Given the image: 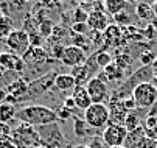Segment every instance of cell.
Here are the masks:
<instances>
[{
  "mask_svg": "<svg viewBox=\"0 0 157 148\" xmlns=\"http://www.w3.org/2000/svg\"><path fill=\"white\" fill-rule=\"evenodd\" d=\"M110 120L109 108L106 103H92L86 111H84V122L87 126L94 130L106 128Z\"/></svg>",
  "mask_w": 157,
  "mask_h": 148,
  "instance_id": "7a4b0ae2",
  "label": "cell"
},
{
  "mask_svg": "<svg viewBox=\"0 0 157 148\" xmlns=\"http://www.w3.org/2000/svg\"><path fill=\"white\" fill-rule=\"evenodd\" d=\"M98 78L103 81H121L124 78V72L115 66V62H112V64L103 69L101 73H98Z\"/></svg>",
  "mask_w": 157,
  "mask_h": 148,
  "instance_id": "d6986e66",
  "label": "cell"
},
{
  "mask_svg": "<svg viewBox=\"0 0 157 148\" xmlns=\"http://www.w3.org/2000/svg\"><path fill=\"white\" fill-rule=\"evenodd\" d=\"M136 14L139 19L145 20V22H151L154 19V11H152V5L149 3H145V2H140L136 5Z\"/></svg>",
  "mask_w": 157,
  "mask_h": 148,
  "instance_id": "484cf974",
  "label": "cell"
},
{
  "mask_svg": "<svg viewBox=\"0 0 157 148\" xmlns=\"http://www.w3.org/2000/svg\"><path fill=\"white\" fill-rule=\"evenodd\" d=\"M56 72H50V73H45L39 78H36L34 81L28 83V92L27 95L24 97V100H28V98H36L39 95H42L44 92H47L48 88L55 83V78H56Z\"/></svg>",
  "mask_w": 157,
  "mask_h": 148,
  "instance_id": "30bf717a",
  "label": "cell"
},
{
  "mask_svg": "<svg viewBox=\"0 0 157 148\" xmlns=\"http://www.w3.org/2000/svg\"><path fill=\"white\" fill-rule=\"evenodd\" d=\"M103 39H104V44L107 47H120V45H124L126 42V37L123 34V30L118 27V25H109L104 31H103Z\"/></svg>",
  "mask_w": 157,
  "mask_h": 148,
  "instance_id": "4fadbf2b",
  "label": "cell"
},
{
  "mask_svg": "<svg viewBox=\"0 0 157 148\" xmlns=\"http://www.w3.org/2000/svg\"><path fill=\"white\" fill-rule=\"evenodd\" d=\"M155 148H157V139H155Z\"/></svg>",
  "mask_w": 157,
  "mask_h": 148,
  "instance_id": "bcb514c9",
  "label": "cell"
},
{
  "mask_svg": "<svg viewBox=\"0 0 157 148\" xmlns=\"http://www.w3.org/2000/svg\"><path fill=\"white\" fill-rule=\"evenodd\" d=\"M70 45H75V47L81 49L84 53H89V52L94 50L92 37H89L87 34H73L72 33V44Z\"/></svg>",
  "mask_w": 157,
  "mask_h": 148,
  "instance_id": "ffe728a7",
  "label": "cell"
},
{
  "mask_svg": "<svg viewBox=\"0 0 157 148\" xmlns=\"http://www.w3.org/2000/svg\"><path fill=\"white\" fill-rule=\"evenodd\" d=\"M0 67L8 72H22L25 69V62L22 56H17L11 52L0 53Z\"/></svg>",
  "mask_w": 157,
  "mask_h": 148,
  "instance_id": "7c38bea8",
  "label": "cell"
},
{
  "mask_svg": "<svg viewBox=\"0 0 157 148\" xmlns=\"http://www.w3.org/2000/svg\"><path fill=\"white\" fill-rule=\"evenodd\" d=\"M64 50H65V45H61V44H55L53 45V49H52V56L55 58V59H62V56H64Z\"/></svg>",
  "mask_w": 157,
  "mask_h": 148,
  "instance_id": "836d02e7",
  "label": "cell"
},
{
  "mask_svg": "<svg viewBox=\"0 0 157 148\" xmlns=\"http://www.w3.org/2000/svg\"><path fill=\"white\" fill-rule=\"evenodd\" d=\"M155 55L151 52V50H146L145 53L140 55V62H142V66H152V62L155 61Z\"/></svg>",
  "mask_w": 157,
  "mask_h": 148,
  "instance_id": "1f68e13d",
  "label": "cell"
},
{
  "mask_svg": "<svg viewBox=\"0 0 157 148\" xmlns=\"http://www.w3.org/2000/svg\"><path fill=\"white\" fill-rule=\"evenodd\" d=\"M11 133H13V130L10 128L8 123H0V139L11 137Z\"/></svg>",
  "mask_w": 157,
  "mask_h": 148,
  "instance_id": "d590c367",
  "label": "cell"
},
{
  "mask_svg": "<svg viewBox=\"0 0 157 148\" xmlns=\"http://www.w3.org/2000/svg\"><path fill=\"white\" fill-rule=\"evenodd\" d=\"M72 19H73V24H87L89 13H87L86 10H82L81 6H78V8H75V10H73Z\"/></svg>",
  "mask_w": 157,
  "mask_h": 148,
  "instance_id": "4dcf8cb0",
  "label": "cell"
},
{
  "mask_svg": "<svg viewBox=\"0 0 157 148\" xmlns=\"http://www.w3.org/2000/svg\"><path fill=\"white\" fill-rule=\"evenodd\" d=\"M72 98L75 101V106L78 109H82V111H86L92 104V100L86 91V86H76L72 92Z\"/></svg>",
  "mask_w": 157,
  "mask_h": 148,
  "instance_id": "e0dca14e",
  "label": "cell"
},
{
  "mask_svg": "<svg viewBox=\"0 0 157 148\" xmlns=\"http://www.w3.org/2000/svg\"><path fill=\"white\" fill-rule=\"evenodd\" d=\"M128 136V130L124 128V125H118V123H109L106 128L103 130V142L114 148V146H123L124 140Z\"/></svg>",
  "mask_w": 157,
  "mask_h": 148,
  "instance_id": "52a82bcc",
  "label": "cell"
},
{
  "mask_svg": "<svg viewBox=\"0 0 157 148\" xmlns=\"http://www.w3.org/2000/svg\"><path fill=\"white\" fill-rule=\"evenodd\" d=\"M107 108H109V114H110V120L109 123H118L123 125L126 120V115L129 114L126 111V108L123 106V101L121 100H115V98H110L107 103Z\"/></svg>",
  "mask_w": 157,
  "mask_h": 148,
  "instance_id": "5bb4252c",
  "label": "cell"
},
{
  "mask_svg": "<svg viewBox=\"0 0 157 148\" xmlns=\"http://www.w3.org/2000/svg\"><path fill=\"white\" fill-rule=\"evenodd\" d=\"M55 25L50 19H42L40 22H39V34L40 36H45V37H50L52 36V31H53Z\"/></svg>",
  "mask_w": 157,
  "mask_h": 148,
  "instance_id": "f546056e",
  "label": "cell"
},
{
  "mask_svg": "<svg viewBox=\"0 0 157 148\" xmlns=\"http://www.w3.org/2000/svg\"><path fill=\"white\" fill-rule=\"evenodd\" d=\"M53 86H55V89H58L61 92H69V91L73 92V89L76 88V83L70 73H58Z\"/></svg>",
  "mask_w": 157,
  "mask_h": 148,
  "instance_id": "ac0fdd59",
  "label": "cell"
},
{
  "mask_svg": "<svg viewBox=\"0 0 157 148\" xmlns=\"http://www.w3.org/2000/svg\"><path fill=\"white\" fill-rule=\"evenodd\" d=\"M112 20H114L115 25H118L120 28H126V27L132 25V24H131V22H132L131 13H128L126 10H124V11H121V13H118V14H115L114 17H112Z\"/></svg>",
  "mask_w": 157,
  "mask_h": 148,
  "instance_id": "83f0119b",
  "label": "cell"
},
{
  "mask_svg": "<svg viewBox=\"0 0 157 148\" xmlns=\"http://www.w3.org/2000/svg\"><path fill=\"white\" fill-rule=\"evenodd\" d=\"M0 148H17L13 142L11 137H6V139H0Z\"/></svg>",
  "mask_w": 157,
  "mask_h": 148,
  "instance_id": "f35d334b",
  "label": "cell"
},
{
  "mask_svg": "<svg viewBox=\"0 0 157 148\" xmlns=\"http://www.w3.org/2000/svg\"><path fill=\"white\" fill-rule=\"evenodd\" d=\"M87 53H84L81 49L75 47V45H65V50H64V56L61 59V62L64 66H69V67H78V66H82L84 62L87 61Z\"/></svg>",
  "mask_w": 157,
  "mask_h": 148,
  "instance_id": "8fae6325",
  "label": "cell"
},
{
  "mask_svg": "<svg viewBox=\"0 0 157 148\" xmlns=\"http://www.w3.org/2000/svg\"><path fill=\"white\" fill-rule=\"evenodd\" d=\"M13 25H14L13 19L8 14L0 13V41H5L10 36V33L14 30Z\"/></svg>",
  "mask_w": 157,
  "mask_h": 148,
  "instance_id": "d4e9b609",
  "label": "cell"
},
{
  "mask_svg": "<svg viewBox=\"0 0 157 148\" xmlns=\"http://www.w3.org/2000/svg\"><path fill=\"white\" fill-rule=\"evenodd\" d=\"M152 11H154V17L157 19V2L152 3Z\"/></svg>",
  "mask_w": 157,
  "mask_h": 148,
  "instance_id": "7bdbcfd3",
  "label": "cell"
},
{
  "mask_svg": "<svg viewBox=\"0 0 157 148\" xmlns=\"http://www.w3.org/2000/svg\"><path fill=\"white\" fill-rule=\"evenodd\" d=\"M143 37H146V39H152L154 37V25H151V24L146 25V28L143 30Z\"/></svg>",
  "mask_w": 157,
  "mask_h": 148,
  "instance_id": "ab89813d",
  "label": "cell"
},
{
  "mask_svg": "<svg viewBox=\"0 0 157 148\" xmlns=\"http://www.w3.org/2000/svg\"><path fill=\"white\" fill-rule=\"evenodd\" d=\"M114 148H124V146H114Z\"/></svg>",
  "mask_w": 157,
  "mask_h": 148,
  "instance_id": "ee69618b",
  "label": "cell"
},
{
  "mask_svg": "<svg viewBox=\"0 0 157 148\" xmlns=\"http://www.w3.org/2000/svg\"><path fill=\"white\" fill-rule=\"evenodd\" d=\"M146 137L145 136V131L143 128H139V130H134V131H129L128 136H126V140H124V148H137V145L142 142V139Z\"/></svg>",
  "mask_w": 157,
  "mask_h": 148,
  "instance_id": "cb8c5ba5",
  "label": "cell"
},
{
  "mask_svg": "<svg viewBox=\"0 0 157 148\" xmlns=\"http://www.w3.org/2000/svg\"><path fill=\"white\" fill-rule=\"evenodd\" d=\"M142 128L145 131V136L149 139H157V115H148L143 120Z\"/></svg>",
  "mask_w": 157,
  "mask_h": 148,
  "instance_id": "7402d4cb",
  "label": "cell"
},
{
  "mask_svg": "<svg viewBox=\"0 0 157 148\" xmlns=\"http://www.w3.org/2000/svg\"><path fill=\"white\" fill-rule=\"evenodd\" d=\"M98 70H100V67H98L97 61H95V55H90L82 66L73 67L70 70V75L73 76L76 86H86V84L90 81L92 78H95Z\"/></svg>",
  "mask_w": 157,
  "mask_h": 148,
  "instance_id": "8992f818",
  "label": "cell"
},
{
  "mask_svg": "<svg viewBox=\"0 0 157 148\" xmlns=\"http://www.w3.org/2000/svg\"><path fill=\"white\" fill-rule=\"evenodd\" d=\"M89 25L87 24H72L70 25V31L73 34H87L89 33Z\"/></svg>",
  "mask_w": 157,
  "mask_h": 148,
  "instance_id": "d6a6232c",
  "label": "cell"
},
{
  "mask_svg": "<svg viewBox=\"0 0 157 148\" xmlns=\"http://www.w3.org/2000/svg\"><path fill=\"white\" fill-rule=\"evenodd\" d=\"M114 62H115L117 67H120L123 72H126V70L129 69V66H131V62H132V58H131V55H128V53H120V55L115 56Z\"/></svg>",
  "mask_w": 157,
  "mask_h": 148,
  "instance_id": "f1b7e54d",
  "label": "cell"
},
{
  "mask_svg": "<svg viewBox=\"0 0 157 148\" xmlns=\"http://www.w3.org/2000/svg\"><path fill=\"white\" fill-rule=\"evenodd\" d=\"M16 108L13 103H0V123H10L13 119H16Z\"/></svg>",
  "mask_w": 157,
  "mask_h": 148,
  "instance_id": "44dd1931",
  "label": "cell"
},
{
  "mask_svg": "<svg viewBox=\"0 0 157 148\" xmlns=\"http://www.w3.org/2000/svg\"><path fill=\"white\" fill-rule=\"evenodd\" d=\"M56 115H58V119H62V120H67V119H69L70 115H72V111L69 109V108H65L64 106V104H62V106L56 111Z\"/></svg>",
  "mask_w": 157,
  "mask_h": 148,
  "instance_id": "8d00e7d4",
  "label": "cell"
},
{
  "mask_svg": "<svg viewBox=\"0 0 157 148\" xmlns=\"http://www.w3.org/2000/svg\"><path fill=\"white\" fill-rule=\"evenodd\" d=\"M16 119L20 123H27L33 128H42V126H48L58 122L56 111H53L48 106L44 104H28L22 109L17 111Z\"/></svg>",
  "mask_w": 157,
  "mask_h": 148,
  "instance_id": "6da1fadb",
  "label": "cell"
},
{
  "mask_svg": "<svg viewBox=\"0 0 157 148\" xmlns=\"http://www.w3.org/2000/svg\"><path fill=\"white\" fill-rule=\"evenodd\" d=\"M5 44L8 47V52L22 56L30 50L31 47V42H30V36L25 30H13L10 33V36L5 39Z\"/></svg>",
  "mask_w": 157,
  "mask_h": 148,
  "instance_id": "5b68a950",
  "label": "cell"
},
{
  "mask_svg": "<svg viewBox=\"0 0 157 148\" xmlns=\"http://www.w3.org/2000/svg\"><path fill=\"white\" fill-rule=\"evenodd\" d=\"M86 122H81L79 119H75V133H76V136H79V137H82L84 134H86Z\"/></svg>",
  "mask_w": 157,
  "mask_h": 148,
  "instance_id": "e575fe53",
  "label": "cell"
},
{
  "mask_svg": "<svg viewBox=\"0 0 157 148\" xmlns=\"http://www.w3.org/2000/svg\"><path fill=\"white\" fill-rule=\"evenodd\" d=\"M47 58H48V53L42 47H30V50L24 55L25 67L27 66H42V64H45Z\"/></svg>",
  "mask_w": 157,
  "mask_h": 148,
  "instance_id": "2e32d148",
  "label": "cell"
},
{
  "mask_svg": "<svg viewBox=\"0 0 157 148\" xmlns=\"http://www.w3.org/2000/svg\"><path fill=\"white\" fill-rule=\"evenodd\" d=\"M64 106H65V108H69L70 111H72V108H76V106H75V101H73V98H72V97H67V98H65Z\"/></svg>",
  "mask_w": 157,
  "mask_h": 148,
  "instance_id": "60d3db41",
  "label": "cell"
},
{
  "mask_svg": "<svg viewBox=\"0 0 157 148\" xmlns=\"http://www.w3.org/2000/svg\"><path fill=\"white\" fill-rule=\"evenodd\" d=\"M151 69H152V76H154V80L157 81V58H155V61L152 62V66H151Z\"/></svg>",
  "mask_w": 157,
  "mask_h": 148,
  "instance_id": "b9f144b4",
  "label": "cell"
},
{
  "mask_svg": "<svg viewBox=\"0 0 157 148\" xmlns=\"http://www.w3.org/2000/svg\"><path fill=\"white\" fill-rule=\"evenodd\" d=\"M137 148H155V140L149 137H143L142 142L137 145Z\"/></svg>",
  "mask_w": 157,
  "mask_h": 148,
  "instance_id": "74e56055",
  "label": "cell"
},
{
  "mask_svg": "<svg viewBox=\"0 0 157 148\" xmlns=\"http://www.w3.org/2000/svg\"><path fill=\"white\" fill-rule=\"evenodd\" d=\"M131 97L139 109L151 111L157 101V86L152 83H142L132 91Z\"/></svg>",
  "mask_w": 157,
  "mask_h": 148,
  "instance_id": "3957f363",
  "label": "cell"
},
{
  "mask_svg": "<svg viewBox=\"0 0 157 148\" xmlns=\"http://www.w3.org/2000/svg\"><path fill=\"white\" fill-rule=\"evenodd\" d=\"M37 148H47V146H37Z\"/></svg>",
  "mask_w": 157,
  "mask_h": 148,
  "instance_id": "f6af8a7d",
  "label": "cell"
},
{
  "mask_svg": "<svg viewBox=\"0 0 157 148\" xmlns=\"http://www.w3.org/2000/svg\"><path fill=\"white\" fill-rule=\"evenodd\" d=\"M94 55H95V61H97V64H98L100 69H104V67H107L109 64L114 62V58H112V55L107 50H98Z\"/></svg>",
  "mask_w": 157,
  "mask_h": 148,
  "instance_id": "4316f807",
  "label": "cell"
},
{
  "mask_svg": "<svg viewBox=\"0 0 157 148\" xmlns=\"http://www.w3.org/2000/svg\"><path fill=\"white\" fill-rule=\"evenodd\" d=\"M103 5H104V11L112 17L128 8V3L123 2V0H106V2H103Z\"/></svg>",
  "mask_w": 157,
  "mask_h": 148,
  "instance_id": "603a6c76",
  "label": "cell"
},
{
  "mask_svg": "<svg viewBox=\"0 0 157 148\" xmlns=\"http://www.w3.org/2000/svg\"><path fill=\"white\" fill-rule=\"evenodd\" d=\"M11 139L17 148H37L40 146L39 143H42L39 133H36L33 126L27 123H20L11 133Z\"/></svg>",
  "mask_w": 157,
  "mask_h": 148,
  "instance_id": "277c9868",
  "label": "cell"
},
{
  "mask_svg": "<svg viewBox=\"0 0 157 148\" xmlns=\"http://www.w3.org/2000/svg\"><path fill=\"white\" fill-rule=\"evenodd\" d=\"M86 91L90 97L92 103H106V101L109 103L110 100V91L107 88V83L100 80L98 76L92 78L86 84Z\"/></svg>",
  "mask_w": 157,
  "mask_h": 148,
  "instance_id": "ba28073f",
  "label": "cell"
},
{
  "mask_svg": "<svg viewBox=\"0 0 157 148\" xmlns=\"http://www.w3.org/2000/svg\"><path fill=\"white\" fill-rule=\"evenodd\" d=\"M148 114H149V111H145V109H139V108H136L132 112H129L128 115H126V120H124V128L128 130V133L129 131H134V130H139V128H142V125H143V120L148 117Z\"/></svg>",
  "mask_w": 157,
  "mask_h": 148,
  "instance_id": "9a60e30c",
  "label": "cell"
},
{
  "mask_svg": "<svg viewBox=\"0 0 157 148\" xmlns=\"http://www.w3.org/2000/svg\"><path fill=\"white\" fill-rule=\"evenodd\" d=\"M87 25H89V28H90L92 31H95V33H103L110 25L109 17H107V14L104 11V5L103 3H98V5L94 3V10L89 11Z\"/></svg>",
  "mask_w": 157,
  "mask_h": 148,
  "instance_id": "9c48e42d",
  "label": "cell"
}]
</instances>
